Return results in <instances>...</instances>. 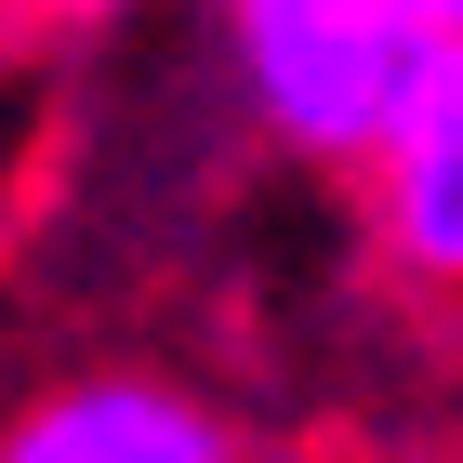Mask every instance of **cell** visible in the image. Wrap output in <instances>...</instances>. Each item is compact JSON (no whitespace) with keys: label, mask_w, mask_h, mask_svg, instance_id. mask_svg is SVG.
<instances>
[{"label":"cell","mask_w":463,"mask_h":463,"mask_svg":"<svg viewBox=\"0 0 463 463\" xmlns=\"http://www.w3.org/2000/svg\"><path fill=\"white\" fill-rule=\"evenodd\" d=\"M450 27H424L411 0H239V67L291 146L318 159H371L384 119L411 107V80Z\"/></svg>","instance_id":"6da1fadb"},{"label":"cell","mask_w":463,"mask_h":463,"mask_svg":"<svg viewBox=\"0 0 463 463\" xmlns=\"http://www.w3.org/2000/svg\"><path fill=\"white\" fill-rule=\"evenodd\" d=\"M411 14H424V27H450V40H463V0H411Z\"/></svg>","instance_id":"277c9868"},{"label":"cell","mask_w":463,"mask_h":463,"mask_svg":"<svg viewBox=\"0 0 463 463\" xmlns=\"http://www.w3.org/2000/svg\"><path fill=\"white\" fill-rule=\"evenodd\" d=\"M0 463H239V450L173 384H67L0 437Z\"/></svg>","instance_id":"3957f363"},{"label":"cell","mask_w":463,"mask_h":463,"mask_svg":"<svg viewBox=\"0 0 463 463\" xmlns=\"http://www.w3.org/2000/svg\"><path fill=\"white\" fill-rule=\"evenodd\" d=\"M371 173H384V239L411 251L424 279H463V40L424 53L411 107L371 146Z\"/></svg>","instance_id":"7a4b0ae2"}]
</instances>
